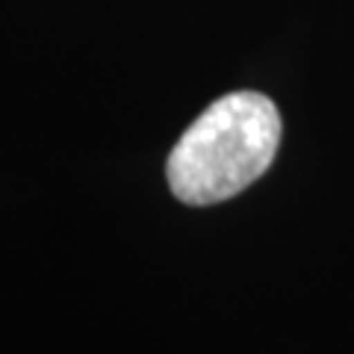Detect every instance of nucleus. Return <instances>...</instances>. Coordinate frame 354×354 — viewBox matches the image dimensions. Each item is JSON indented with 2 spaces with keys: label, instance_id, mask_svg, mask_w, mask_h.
I'll list each match as a JSON object with an SVG mask.
<instances>
[{
  "label": "nucleus",
  "instance_id": "nucleus-1",
  "mask_svg": "<svg viewBox=\"0 0 354 354\" xmlns=\"http://www.w3.org/2000/svg\"><path fill=\"white\" fill-rule=\"evenodd\" d=\"M281 113L263 92H230L198 115L165 162L180 204L213 207L245 192L272 169L281 145Z\"/></svg>",
  "mask_w": 354,
  "mask_h": 354
}]
</instances>
